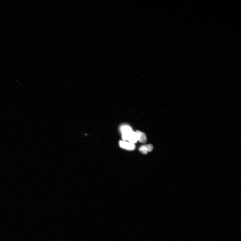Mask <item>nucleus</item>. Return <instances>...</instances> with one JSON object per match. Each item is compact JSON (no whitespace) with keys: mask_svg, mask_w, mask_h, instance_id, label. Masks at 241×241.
Returning <instances> with one entry per match:
<instances>
[{"mask_svg":"<svg viewBox=\"0 0 241 241\" xmlns=\"http://www.w3.org/2000/svg\"><path fill=\"white\" fill-rule=\"evenodd\" d=\"M120 130L122 134V138L123 141H128L129 137L133 132L131 128L127 125H123L120 127Z\"/></svg>","mask_w":241,"mask_h":241,"instance_id":"1","label":"nucleus"},{"mask_svg":"<svg viewBox=\"0 0 241 241\" xmlns=\"http://www.w3.org/2000/svg\"><path fill=\"white\" fill-rule=\"evenodd\" d=\"M119 145L120 147L123 149L129 150H133L135 148V144L124 141H120Z\"/></svg>","mask_w":241,"mask_h":241,"instance_id":"2","label":"nucleus"},{"mask_svg":"<svg viewBox=\"0 0 241 241\" xmlns=\"http://www.w3.org/2000/svg\"><path fill=\"white\" fill-rule=\"evenodd\" d=\"M153 149L152 145L149 144L142 146L139 148V151L141 153L146 155L148 152H150Z\"/></svg>","mask_w":241,"mask_h":241,"instance_id":"3","label":"nucleus"},{"mask_svg":"<svg viewBox=\"0 0 241 241\" xmlns=\"http://www.w3.org/2000/svg\"><path fill=\"white\" fill-rule=\"evenodd\" d=\"M136 132L137 134L138 141L142 143H145L147 141V138L146 134L142 132L137 130Z\"/></svg>","mask_w":241,"mask_h":241,"instance_id":"4","label":"nucleus"},{"mask_svg":"<svg viewBox=\"0 0 241 241\" xmlns=\"http://www.w3.org/2000/svg\"><path fill=\"white\" fill-rule=\"evenodd\" d=\"M129 142L131 143L134 144L138 141L137 138V134L136 132L133 131V132L131 134L128 140Z\"/></svg>","mask_w":241,"mask_h":241,"instance_id":"5","label":"nucleus"}]
</instances>
